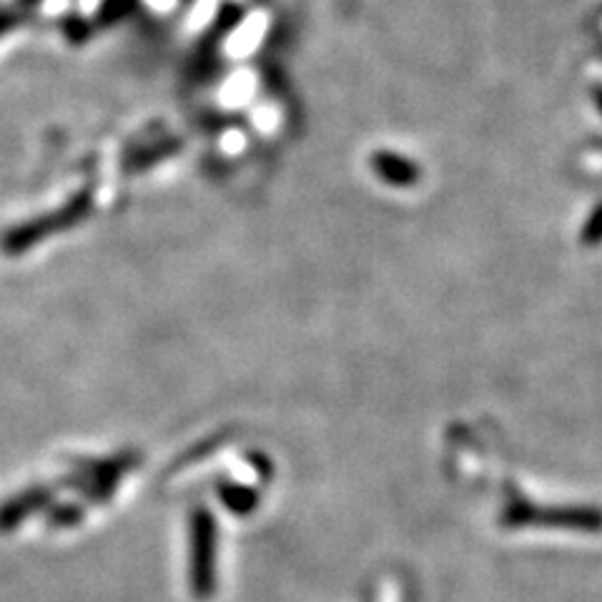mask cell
Returning a JSON list of instances; mask_svg holds the SVG:
<instances>
[{
  "instance_id": "6da1fadb",
  "label": "cell",
  "mask_w": 602,
  "mask_h": 602,
  "mask_svg": "<svg viewBox=\"0 0 602 602\" xmlns=\"http://www.w3.org/2000/svg\"><path fill=\"white\" fill-rule=\"evenodd\" d=\"M91 206H94L91 194L80 191L66 206H63V209L43 214V217H35L31 221L18 223V227L8 229L3 233V239H0V249H3L8 256L25 254V251L33 249L35 244H41L43 239L53 237V233L78 227V223L91 214Z\"/></svg>"
},
{
  "instance_id": "7a4b0ae2",
  "label": "cell",
  "mask_w": 602,
  "mask_h": 602,
  "mask_svg": "<svg viewBox=\"0 0 602 602\" xmlns=\"http://www.w3.org/2000/svg\"><path fill=\"white\" fill-rule=\"evenodd\" d=\"M188 537H191V568H188L191 592L199 600H209L217 590V523L209 510L196 507L191 512Z\"/></svg>"
},
{
  "instance_id": "3957f363",
  "label": "cell",
  "mask_w": 602,
  "mask_h": 602,
  "mask_svg": "<svg viewBox=\"0 0 602 602\" xmlns=\"http://www.w3.org/2000/svg\"><path fill=\"white\" fill-rule=\"evenodd\" d=\"M136 462H139V457L133 452L116 455V457H109V460L88 462L84 467H76V472L70 474L66 484L68 488L84 490L86 500L103 502V500L111 497L116 484H119V480L125 472L136 467Z\"/></svg>"
},
{
  "instance_id": "277c9868",
  "label": "cell",
  "mask_w": 602,
  "mask_h": 602,
  "mask_svg": "<svg viewBox=\"0 0 602 602\" xmlns=\"http://www.w3.org/2000/svg\"><path fill=\"white\" fill-rule=\"evenodd\" d=\"M53 497H56V490L43 488V484H35V488L13 494L11 500H6L0 505V533H13V529L21 527L35 512L51 507Z\"/></svg>"
},
{
  "instance_id": "5b68a950",
  "label": "cell",
  "mask_w": 602,
  "mask_h": 602,
  "mask_svg": "<svg viewBox=\"0 0 602 602\" xmlns=\"http://www.w3.org/2000/svg\"><path fill=\"white\" fill-rule=\"evenodd\" d=\"M372 171L390 186H415L419 178V166L392 151H376L372 156Z\"/></svg>"
},
{
  "instance_id": "8992f818",
  "label": "cell",
  "mask_w": 602,
  "mask_h": 602,
  "mask_svg": "<svg viewBox=\"0 0 602 602\" xmlns=\"http://www.w3.org/2000/svg\"><path fill=\"white\" fill-rule=\"evenodd\" d=\"M219 497L223 502V507L231 510L233 515H251L259 505L256 492L241 488V484H221Z\"/></svg>"
},
{
  "instance_id": "52a82bcc",
  "label": "cell",
  "mask_w": 602,
  "mask_h": 602,
  "mask_svg": "<svg viewBox=\"0 0 602 602\" xmlns=\"http://www.w3.org/2000/svg\"><path fill=\"white\" fill-rule=\"evenodd\" d=\"M80 519H84V507L74 505V502H66V505H56L48 510V525L53 529L76 527Z\"/></svg>"
},
{
  "instance_id": "ba28073f",
  "label": "cell",
  "mask_w": 602,
  "mask_h": 602,
  "mask_svg": "<svg viewBox=\"0 0 602 602\" xmlns=\"http://www.w3.org/2000/svg\"><path fill=\"white\" fill-rule=\"evenodd\" d=\"M592 98H595V106H598L600 113H602V86H595V88H592Z\"/></svg>"
},
{
  "instance_id": "9c48e42d",
  "label": "cell",
  "mask_w": 602,
  "mask_h": 602,
  "mask_svg": "<svg viewBox=\"0 0 602 602\" xmlns=\"http://www.w3.org/2000/svg\"><path fill=\"white\" fill-rule=\"evenodd\" d=\"M15 23V18H11V15H6V18H0V33H3V31H8V29H11V25Z\"/></svg>"
}]
</instances>
